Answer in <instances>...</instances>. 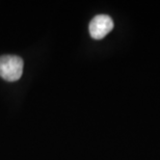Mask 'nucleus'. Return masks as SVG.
I'll list each match as a JSON object with an SVG mask.
<instances>
[{"instance_id": "obj_1", "label": "nucleus", "mask_w": 160, "mask_h": 160, "mask_svg": "<svg viewBox=\"0 0 160 160\" xmlns=\"http://www.w3.org/2000/svg\"><path fill=\"white\" fill-rule=\"evenodd\" d=\"M23 59L17 55L0 56V76L6 81H17L23 73Z\"/></svg>"}, {"instance_id": "obj_2", "label": "nucleus", "mask_w": 160, "mask_h": 160, "mask_svg": "<svg viewBox=\"0 0 160 160\" xmlns=\"http://www.w3.org/2000/svg\"><path fill=\"white\" fill-rule=\"evenodd\" d=\"M113 28V21L107 15H98L89 23V34L92 39L101 40Z\"/></svg>"}]
</instances>
